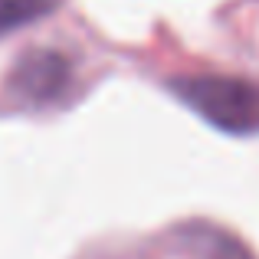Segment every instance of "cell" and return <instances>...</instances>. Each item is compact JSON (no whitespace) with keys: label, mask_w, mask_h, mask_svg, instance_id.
<instances>
[{"label":"cell","mask_w":259,"mask_h":259,"mask_svg":"<svg viewBox=\"0 0 259 259\" xmlns=\"http://www.w3.org/2000/svg\"><path fill=\"white\" fill-rule=\"evenodd\" d=\"M72 79V66L63 53L53 50H30L17 59L10 76V89L20 95L23 102L33 105H46V102H56L66 92Z\"/></svg>","instance_id":"cell-2"},{"label":"cell","mask_w":259,"mask_h":259,"mask_svg":"<svg viewBox=\"0 0 259 259\" xmlns=\"http://www.w3.org/2000/svg\"><path fill=\"white\" fill-rule=\"evenodd\" d=\"M197 249H200L203 259H249V253L240 246L236 240L217 233V230H203L197 233Z\"/></svg>","instance_id":"cell-4"},{"label":"cell","mask_w":259,"mask_h":259,"mask_svg":"<svg viewBox=\"0 0 259 259\" xmlns=\"http://www.w3.org/2000/svg\"><path fill=\"white\" fill-rule=\"evenodd\" d=\"M171 89L203 121L230 135L259 132V85L233 76H184Z\"/></svg>","instance_id":"cell-1"},{"label":"cell","mask_w":259,"mask_h":259,"mask_svg":"<svg viewBox=\"0 0 259 259\" xmlns=\"http://www.w3.org/2000/svg\"><path fill=\"white\" fill-rule=\"evenodd\" d=\"M59 7V0H0V36L46 17Z\"/></svg>","instance_id":"cell-3"}]
</instances>
